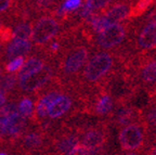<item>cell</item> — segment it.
<instances>
[{"instance_id":"cell-1","label":"cell","mask_w":156,"mask_h":155,"mask_svg":"<svg viewBox=\"0 0 156 155\" xmlns=\"http://www.w3.org/2000/svg\"><path fill=\"white\" fill-rule=\"evenodd\" d=\"M122 67L124 66L119 51H100L88 59L78 78H80L81 85L89 87V89L95 88L102 90L104 89L105 84L112 77L113 74Z\"/></svg>"},{"instance_id":"cell-2","label":"cell","mask_w":156,"mask_h":155,"mask_svg":"<svg viewBox=\"0 0 156 155\" xmlns=\"http://www.w3.org/2000/svg\"><path fill=\"white\" fill-rule=\"evenodd\" d=\"M90 58V49L87 45H75L71 47H64L60 53L58 63V80H66L71 82L76 80L79 76V72L83 68Z\"/></svg>"},{"instance_id":"cell-3","label":"cell","mask_w":156,"mask_h":155,"mask_svg":"<svg viewBox=\"0 0 156 155\" xmlns=\"http://www.w3.org/2000/svg\"><path fill=\"white\" fill-rule=\"evenodd\" d=\"M156 137V136H155ZM155 137L151 136L142 121L126 125L120 129L119 144L126 153H139L154 141Z\"/></svg>"},{"instance_id":"cell-4","label":"cell","mask_w":156,"mask_h":155,"mask_svg":"<svg viewBox=\"0 0 156 155\" xmlns=\"http://www.w3.org/2000/svg\"><path fill=\"white\" fill-rule=\"evenodd\" d=\"M128 24L114 23L107 25L103 31L98 33L95 37V44L99 49L102 50H114L124 42L128 37L129 31Z\"/></svg>"},{"instance_id":"cell-5","label":"cell","mask_w":156,"mask_h":155,"mask_svg":"<svg viewBox=\"0 0 156 155\" xmlns=\"http://www.w3.org/2000/svg\"><path fill=\"white\" fill-rule=\"evenodd\" d=\"M60 23L58 20L50 15H44L38 19L33 27L32 40L35 46L44 47L49 41L55 38L60 33Z\"/></svg>"},{"instance_id":"cell-6","label":"cell","mask_w":156,"mask_h":155,"mask_svg":"<svg viewBox=\"0 0 156 155\" xmlns=\"http://www.w3.org/2000/svg\"><path fill=\"white\" fill-rule=\"evenodd\" d=\"M54 75V68L51 65H44L40 70L34 73L19 78V88L22 91L33 92L44 87L52 79Z\"/></svg>"},{"instance_id":"cell-7","label":"cell","mask_w":156,"mask_h":155,"mask_svg":"<svg viewBox=\"0 0 156 155\" xmlns=\"http://www.w3.org/2000/svg\"><path fill=\"white\" fill-rule=\"evenodd\" d=\"M107 141V130L105 125L100 124L99 126L90 127L83 133L80 144L91 151L92 154L102 153L104 150L105 143Z\"/></svg>"},{"instance_id":"cell-8","label":"cell","mask_w":156,"mask_h":155,"mask_svg":"<svg viewBox=\"0 0 156 155\" xmlns=\"http://www.w3.org/2000/svg\"><path fill=\"white\" fill-rule=\"evenodd\" d=\"M116 105L110 116L117 127H124L141 121V110L138 107L131 106L129 103H120Z\"/></svg>"},{"instance_id":"cell-9","label":"cell","mask_w":156,"mask_h":155,"mask_svg":"<svg viewBox=\"0 0 156 155\" xmlns=\"http://www.w3.org/2000/svg\"><path fill=\"white\" fill-rule=\"evenodd\" d=\"M27 118L21 115L19 112H15L10 117H8L7 121L0 126V130L3 137L10 138L11 140L16 141L20 139L26 128Z\"/></svg>"},{"instance_id":"cell-10","label":"cell","mask_w":156,"mask_h":155,"mask_svg":"<svg viewBox=\"0 0 156 155\" xmlns=\"http://www.w3.org/2000/svg\"><path fill=\"white\" fill-rule=\"evenodd\" d=\"M131 5L132 0H117L116 3H113L103 14L107 24L120 23L128 19Z\"/></svg>"},{"instance_id":"cell-11","label":"cell","mask_w":156,"mask_h":155,"mask_svg":"<svg viewBox=\"0 0 156 155\" xmlns=\"http://www.w3.org/2000/svg\"><path fill=\"white\" fill-rule=\"evenodd\" d=\"M80 143L77 133L72 131L61 132L53 140L54 151L61 154H72L73 150Z\"/></svg>"},{"instance_id":"cell-12","label":"cell","mask_w":156,"mask_h":155,"mask_svg":"<svg viewBox=\"0 0 156 155\" xmlns=\"http://www.w3.org/2000/svg\"><path fill=\"white\" fill-rule=\"evenodd\" d=\"M72 106H73V99L71 96L60 93L48 107L47 116H49L51 119L60 118L71 111Z\"/></svg>"},{"instance_id":"cell-13","label":"cell","mask_w":156,"mask_h":155,"mask_svg":"<svg viewBox=\"0 0 156 155\" xmlns=\"http://www.w3.org/2000/svg\"><path fill=\"white\" fill-rule=\"evenodd\" d=\"M136 46L143 50L156 48V21L149 22L136 36Z\"/></svg>"},{"instance_id":"cell-14","label":"cell","mask_w":156,"mask_h":155,"mask_svg":"<svg viewBox=\"0 0 156 155\" xmlns=\"http://www.w3.org/2000/svg\"><path fill=\"white\" fill-rule=\"evenodd\" d=\"M116 1L117 0H86V2L81 5L79 16L87 19L91 14H101Z\"/></svg>"},{"instance_id":"cell-15","label":"cell","mask_w":156,"mask_h":155,"mask_svg":"<svg viewBox=\"0 0 156 155\" xmlns=\"http://www.w3.org/2000/svg\"><path fill=\"white\" fill-rule=\"evenodd\" d=\"M114 99L110 95V92L102 89L98 92V99L93 104V111L99 116H106L112 114L114 110Z\"/></svg>"},{"instance_id":"cell-16","label":"cell","mask_w":156,"mask_h":155,"mask_svg":"<svg viewBox=\"0 0 156 155\" xmlns=\"http://www.w3.org/2000/svg\"><path fill=\"white\" fill-rule=\"evenodd\" d=\"M20 146L22 150L26 152H36L42 149L44 144V135L39 131H29L25 133L24 136H21Z\"/></svg>"},{"instance_id":"cell-17","label":"cell","mask_w":156,"mask_h":155,"mask_svg":"<svg viewBox=\"0 0 156 155\" xmlns=\"http://www.w3.org/2000/svg\"><path fill=\"white\" fill-rule=\"evenodd\" d=\"M32 50V42L27 39L13 38L12 41L8 42V47L5 49V56L9 60L15 58V56H25L29 53Z\"/></svg>"},{"instance_id":"cell-18","label":"cell","mask_w":156,"mask_h":155,"mask_svg":"<svg viewBox=\"0 0 156 155\" xmlns=\"http://www.w3.org/2000/svg\"><path fill=\"white\" fill-rule=\"evenodd\" d=\"M61 92L58 90H52L44 93L38 101H36V109H35L34 118H44L47 116V111L52 102L55 100V98L60 95Z\"/></svg>"},{"instance_id":"cell-19","label":"cell","mask_w":156,"mask_h":155,"mask_svg":"<svg viewBox=\"0 0 156 155\" xmlns=\"http://www.w3.org/2000/svg\"><path fill=\"white\" fill-rule=\"evenodd\" d=\"M44 65V61L40 58L32 56V58L27 59L26 61H24L22 67L20 68L19 74H17V78L24 77V76L34 73L36 70H40Z\"/></svg>"},{"instance_id":"cell-20","label":"cell","mask_w":156,"mask_h":155,"mask_svg":"<svg viewBox=\"0 0 156 155\" xmlns=\"http://www.w3.org/2000/svg\"><path fill=\"white\" fill-rule=\"evenodd\" d=\"M27 7L33 11L40 12H50L54 11L58 7L60 0H26Z\"/></svg>"},{"instance_id":"cell-21","label":"cell","mask_w":156,"mask_h":155,"mask_svg":"<svg viewBox=\"0 0 156 155\" xmlns=\"http://www.w3.org/2000/svg\"><path fill=\"white\" fill-rule=\"evenodd\" d=\"M155 0H138L136 3H132L130 8L129 17L131 19H138L142 14L149 11L150 8L154 5Z\"/></svg>"},{"instance_id":"cell-22","label":"cell","mask_w":156,"mask_h":155,"mask_svg":"<svg viewBox=\"0 0 156 155\" xmlns=\"http://www.w3.org/2000/svg\"><path fill=\"white\" fill-rule=\"evenodd\" d=\"M81 5H83V0H65L60 7L56 8L54 12L56 16L63 19L66 16V13L76 11L81 7Z\"/></svg>"},{"instance_id":"cell-23","label":"cell","mask_w":156,"mask_h":155,"mask_svg":"<svg viewBox=\"0 0 156 155\" xmlns=\"http://www.w3.org/2000/svg\"><path fill=\"white\" fill-rule=\"evenodd\" d=\"M32 32L33 26L29 23L22 22L15 25L14 29L12 31L13 38H20V39H29L32 38Z\"/></svg>"},{"instance_id":"cell-24","label":"cell","mask_w":156,"mask_h":155,"mask_svg":"<svg viewBox=\"0 0 156 155\" xmlns=\"http://www.w3.org/2000/svg\"><path fill=\"white\" fill-rule=\"evenodd\" d=\"M16 79H17V75H15L14 73H9L7 75H1L0 76V91L5 92V93L11 91L14 88Z\"/></svg>"},{"instance_id":"cell-25","label":"cell","mask_w":156,"mask_h":155,"mask_svg":"<svg viewBox=\"0 0 156 155\" xmlns=\"http://www.w3.org/2000/svg\"><path fill=\"white\" fill-rule=\"evenodd\" d=\"M33 109H34L33 101L28 97L23 98L19 102V104H17V111H19V113L21 115H23L24 117H26V118H28V117H30L33 115Z\"/></svg>"},{"instance_id":"cell-26","label":"cell","mask_w":156,"mask_h":155,"mask_svg":"<svg viewBox=\"0 0 156 155\" xmlns=\"http://www.w3.org/2000/svg\"><path fill=\"white\" fill-rule=\"evenodd\" d=\"M17 111V104L14 102L8 103V104H3L0 107V126L7 121L8 117H10L12 114H14Z\"/></svg>"},{"instance_id":"cell-27","label":"cell","mask_w":156,"mask_h":155,"mask_svg":"<svg viewBox=\"0 0 156 155\" xmlns=\"http://www.w3.org/2000/svg\"><path fill=\"white\" fill-rule=\"evenodd\" d=\"M23 63H24V58L23 56H15V58L11 59L9 61V63L5 65V70L8 73H15V72H19L20 68L22 67Z\"/></svg>"},{"instance_id":"cell-28","label":"cell","mask_w":156,"mask_h":155,"mask_svg":"<svg viewBox=\"0 0 156 155\" xmlns=\"http://www.w3.org/2000/svg\"><path fill=\"white\" fill-rule=\"evenodd\" d=\"M13 38L12 36V29L9 26H0V39L2 41V44H8Z\"/></svg>"},{"instance_id":"cell-29","label":"cell","mask_w":156,"mask_h":155,"mask_svg":"<svg viewBox=\"0 0 156 155\" xmlns=\"http://www.w3.org/2000/svg\"><path fill=\"white\" fill-rule=\"evenodd\" d=\"M15 5V0H0V14L11 12Z\"/></svg>"},{"instance_id":"cell-30","label":"cell","mask_w":156,"mask_h":155,"mask_svg":"<svg viewBox=\"0 0 156 155\" xmlns=\"http://www.w3.org/2000/svg\"><path fill=\"white\" fill-rule=\"evenodd\" d=\"M5 102H7V95L5 92L0 91V107L2 106L3 104H5Z\"/></svg>"},{"instance_id":"cell-31","label":"cell","mask_w":156,"mask_h":155,"mask_svg":"<svg viewBox=\"0 0 156 155\" xmlns=\"http://www.w3.org/2000/svg\"><path fill=\"white\" fill-rule=\"evenodd\" d=\"M3 141V136H2V133H1V130H0V143H2Z\"/></svg>"},{"instance_id":"cell-32","label":"cell","mask_w":156,"mask_h":155,"mask_svg":"<svg viewBox=\"0 0 156 155\" xmlns=\"http://www.w3.org/2000/svg\"><path fill=\"white\" fill-rule=\"evenodd\" d=\"M2 46H3V44H2V41H1V39H0V53H1V49H2Z\"/></svg>"},{"instance_id":"cell-33","label":"cell","mask_w":156,"mask_h":155,"mask_svg":"<svg viewBox=\"0 0 156 155\" xmlns=\"http://www.w3.org/2000/svg\"><path fill=\"white\" fill-rule=\"evenodd\" d=\"M1 75H2V68L0 67V76H1Z\"/></svg>"},{"instance_id":"cell-34","label":"cell","mask_w":156,"mask_h":155,"mask_svg":"<svg viewBox=\"0 0 156 155\" xmlns=\"http://www.w3.org/2000/svg\"><path fill=\"white\" fill-rule=\"evenodd\" d=\"M0 26H1V19H0Z\"/></svg>"}]
</instances>
